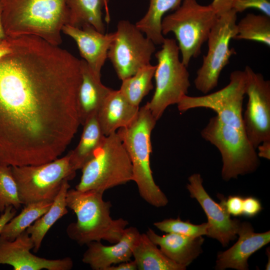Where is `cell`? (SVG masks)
<instances>
[{"instance_id": "ba28073f", "label": "cell", "mask_w": 270, "mask_h": 270, "mask_svg": "<svg viewBox=\"0 0 270 270\" xmlns=\"http://www.w3.org/2000/svg\"><path fill=\"white\" fill-rule=\"evenodd\" d=\"M179 54L176 40L165 38L155 54L158 61L154 74L156 89L146 104L156 120L168 106L177 104L187 95L190 86L188 67L180 60Z\"/></svg>"}, {"instance_id": "9a60e30c", "label": "cell", "mask_w": 270, "mask_h": 270, "mask_svg": "<svg viewBox=\"0 0 270 270\" xmlns=\"http://www.w3.org/2000/svg\"><path fill=\"white\" fill-rule=\"evenodd\" d=\"M34 242L24 231L14 240L0 238V264L12 266L14 270H70L73 262L70 257L48 259L32 254Z\"/></svg>"}, {"instance_id": "44dd1931", "label": "cell", "mask_w": 270, "mask_h": 270, "mask_svg": "<svg viewBox=\"0 0 270 270\" xmlns=\"http://www.w3.org/2000/svg\"><path fill=\"white\" fill-rule=\"evenodd\" d=\"M140 108L130 103L118 90H112L97 112L98 123L108 136L129 126L136 118Z\"/></svg>"}, {"instance_id": "d4e9b609", "label": "cell", "mask_w": 270, "mask_h": 270, "mask_svg": "<svg viewBox=\"0 0 270 270\" xmlns=\"http://www.w3.org/2000/svg\"><path fill=\"white\" fill-rule=\"evenodd\" d=\"M82 126L84 128L78 146L69 152L70 162L76 171L81 170L92 157L106 137L98 123L97 114L88 118Z\"/></svg>"}, {"instance_id": "ac0fdd59", "label": "cell", "mask_w": 270, "mask_h": 270, "mask_svg": "<svg viewBox=\"0 0 270 270\" xmlns=\"http://www.w3.org/2000/svg\"><path fill=\"white\" fill-rule=\"evenodd\" d=\"M238 235V240L232 247L218 254L216 269L248 270V258L270 242V231L255 232L248 222L240 223Z\"/></svg>"}, {"instance_id": "4dcf8cb0", "label": "cell", "mask_w": 270, "mask_h": 270, "mask_svg": "<svg viewBox=\"0 0 270 270\" xmlns=\"http://www.w3.org/2000/svg\"><path fill=\"white\" fill-rule=\"evenodd\" d=\"M154 225L159 230L166 233H176L190 237L206 236L210 226L208 222L194 224L189 220L183 221L180 217L156 222Z\"/></svg>"}, {"instance_id": "9c48e42d", "label": "cell", "mask_w": 270, "mask_h": 270, "mask_svg": "<svg viewBox=\"0 0 270 270\" xmlns=\"http://www.w3.org/2000/svg\"><path fill=\"white\" fill-rule=\"evenodd\" d=\"M22 204L53 202L63 182L72 180L76 170L68 152L64 156L36 165L12 166Z\"/></svg>"}, {"instance_id": "836d02e7", "label": "cell", "mask_w": 270, "mask_h": 270, "mask_svg": "<svg viewBox=\"0 0 270 270\" xmlns=\"http://www.w3.org/2000/svg\"><path fill=\"white\" fill-rule=\"evenodd\" d=\"M262 208L260 200L252 196L243 198L242 215L248 218H252L258 215Z\"/></svg>"}, {"instance_id": "484cf974", "label": "cell", "mask_w": 270, "mask_h": 270, "mask_svg": "<svg viewBox=\"0 0 270 270\" xmlns=\"http://www.w3.org/2000/svg\"><path fill=\"white\" fill-rule=\"evenodd\" d=\"M183 0H150L148 10L135 24L155 44H162L164 40L162 32V20L168 12L174 10Z\"/></svg>"}, {"instance_id": "8fae6325", "label": "cell", "mask_w": 270, "mask_h": 270, "mask_svg": "<svg viewBox=\"0 0 270 270\" xmlns=\"http://www.w3.org/2000/svg\"><path fill=\"white\" fill-rule=\"evenodd\" d=\"M156 51L154 43L138 27L126 20L118 22L110 44L108 58L120 80L134 75L150 64Z\"/></svg>"}, {"instance_id": "d6a6232c", "label": "cell", "mask_w": 270, "mask_h": 270, "mask_svg": "<svg viewBox=\"0 0 270 270\" xmlns=\"http://www.w3.org/2000/svg\"><path fill=\"white\" fill-rule=\"evenodd\" d=\"M220 202L227 212L234 216L242 215L243 198L239 195L230 196L227 198L222 196H218Z\"/></svg>"}, {"instance_id": "1f68e13d", "label": "cell", "mask_w": 270, "mask_h": 270, "mask_svg": "<svg viewBox=\"0 0 270 270\" xmlns=\"http://www.w3.org/2000/svg\"><path fill=\"white\" fill-rule=\"evenodd\" d=\"M254 8L270 17V0H234L232 9L237 13Z\"/></svg>"}, {"instance_id": "f546056e", "label": "cell", "mask_w": 270, "mask_h": 270, "mask_svg": "<svg viewBox=\"0 0 270 270\" xmlns=\"http://www.w3.org/2000/svg\"><path fill=\"white\" fill-rule=\"evenodd\" d=\"M22 204L18 195L16 182L13 176L12 166H0V212L12 206L18 210Z\"/></svg>"}, {"instance_id": "83f0119b", "label": "cell", "mask_w": 270, "mask_h": 270, "mask_svg": "<svg viewBox=\"0 0 270 270\" xmlns=\"http://www.w3.org/2000/svg\"><path fill=\"white\" fill-rule=\"evenodd\" d=\"M52 203L42 201L25 205L21 212L4 226L0 233V238L9 240H14L46 212Z\"/></svg>"}, {"instance_id": "603a6c76", "label": "cell", "mask_w": 270, "mask_h": 270, "mask_svg": "<svg viewBox=\"0 0 270 270\" xmlns=\"http://www.w3.org/2000/svg\"><path fill=\"white\" fill-rule=\"evenodd\" d=\"M148 238L140 234L132 250L138 270H184L186 267L168 258Z\"/></svg>"}, {"instance_id": "4316f807", "label": "cell", "mask_w": 270, "mask_h": 270, "mask_svg": "<svg viewBox=\"0 0 270 270\" xmlns=\"http://www.w3.org/2000/svg\"><path fill=\"white\" fill-rule=\"evenodd\" d=\"M156 65L150 64L140 68L132 76L122 80L119 90L132 105L139 107L144 98L154 88L152 79Z\"/></svg>"}, {"instance_id": "d6986e66", "label": "cell", "mask_w": 270, "mask_h": 270, "mask_svg": "<svg viewBox=\"0 0 270 270\" xmlns=\"http://www.w3.org/2000/svg\"><path fill=\"white\" fill-rule=\"evenodd\" d=\"M146 234L168 258L186 268L202 252V236L190 237L172 232L160 236L150 228Z\"/></svg>"}, {"instance_id": "f35d334b", "label": "cell", "mask_w": 270, "mask_h": 270, "mask_svg": "<svg viewBox=\"0 0 270 270\" xmlns=\"http://www.w3.org/2000/svg\"><path fill=\"white\" fill-rule=\"evenodd\" d=\"M256 148L258 150L257 152L258 156L267 160L270 159V140L262 142Z\"/></svg>"}, {"instance_id": "5b68a950", "label": "cell", "mask_w": 270, "mask_h": 270, "mask_svg": "<svg viewBox=\"0 0 270 270\" xmlns=\"http://www.w3.org/2000/svg\"><path fill=\"white\" fill-rule=\"evenodd\" d=\"M81 170L80 180L75 188L82 192L104 193L133 180L132 162L117 132L106 136Z\"/></svg>"}, {"instance_id": "e575fe53", "label": "cell", "mask_w": 270, "mask_h": 270, "mask_svg": "<svg viewBox=\"0 0 270 270\" xmlns=\"http://www.w3.org/2000/svg\"><path fill=\"white\" fill-rule=\"evenodd\" d=\"M234 1V0H213L210 5L218 17L232 9Z\"/></svg>"}, {"instance_id": "74e56055", "label": "cell", "mask_w": 270, "mask_h": 270, "mask_svg": "<svg viewBox=\"0 0 270 270\" xmlns=\"http://www.w3.org/2000/svg\"><path fill=\"white\" fill-rule=\"evenodd\" d=\"M137 266L134 260L120 262L116 266H112L106 270H136Z\"/></svg>"}, {"instance_id": "5bb4252c", "label": "cell", "mask_w": 270, "mask_h": 270, "mask_svg": "<svg viewBox=\"0 0 270 270\" xmlns=\"http://www.w3.org/2000/svg\"><path fill=\"white\" fill-rule=\"evenodd\" d=\"M188 180L186 188L190 197L196 200L206 216L210 226L206 236L226 246L236 238L240 222L232 219L222 204L216 202L210 198L202 186L200 174H192Z\"/></svg>"}, {"instance_id": "7402d4cb", "label": "cell", "mask_w": 270, "mask_h": 270, "mask_svg": "<svg viewBox=\"0 0 270 270\" xmlns=\"http://www.w3.org/2000/svg\"><path fill=\"white\" fill-rule=\"evenodd\" d=\"M108 2V0H66L68 10L66 24L78 28L90 25L104 33L102 10L104 8L105 20L108 22L110 18Z\"/></svg>"}, {"instance_id": "3957f363", "label": "cell", "mask_w": 270, "mask_h": 270, "mask_svg": "<svg viewBox=\"0 0 270 270\" xmlns=\"http://www.w3.org/2000/svg\"><path fill=\"white\" fill-rule=\"evenodd\" d=\"M104 192L69 189L66 196L68 208L76 214V221L70 224L66 233L72 240L83 246L102 240L114 244L122 238L128 224L122 218L110 216L112 204L103 198Z\"/></svg>"}, {"instance_id": "e0dca14e", "label": "cell", "mask_w": 270, "mask_h": 270, "mask_svg": "<svg viewBox=\"0 0 270 270\" xmlns=\"http://www.w3.org/2000/svg\"><path fill=\"white\" fill-rule=\"evenodd\" d=\"M62 32L75 41L84 60L96 74L100 76L114 32L102 33L90 25L78 28L68 24L63 26Z\"/></svg>"}, {"instance_id": "8992f818", "label": "cell", "mask_w": 270, "mask_h": 270, "mask_svg": "<svg viewBox=\"0 0 270 270\" xmlns=\"http://www.w3.org/2000/svg\"><path fill=\"white\" fill-rule=\"evenodd\" d=\"M218 16L212 7L202 5L196 0H183L180 6L170 14L164 16L162 32L173 33L178 41L182 62L188 67L192 58L201 52L203 44Z\"/></svg>"}, {"instance_id": "8d00e7d4", "label": "cell", "mask_w": 270, "mask_h": 270, "mask_svg": "<svg viewBox=\"0 0 270 270\" xmlns=\"http://www.w3.org/2000/svg\"><path fill=\"white\" fill-rule=\"evenodd\" d=\"M12 46L10 38H0V59L12 52Z\"/></svg>"}, {"instance_id": "7a4b0ae2", "label": "cell", "mask_w": 270, "mask_h": 270, "mask_svg": "<svg viewBox=\"0 0 270 270\" xmlns=\"http://www.w3.org/2000/svg\"><path fill=\"white\" fill-rule=\"evenodd\" d=\"M6 37L34 36L59 46L66 23V0H2Z\"/></svg>"}, {"instance_id": "d590c367", "label": "cell", "mask_w": 270, "mask_h": 270, "mask_svg": "<svg viewBox=\"0 0 270 270\" xmlns=\"http://www.w3.org/2000/svg\"><path fill=\"white\" fill-rule=\"evenodd\" d=\"M16 210L12 206H9L2 214L0 216V233L4 226L16 216Z\"/></svg>"}, {"instance_id": "30bf717a", "label": "cell", "mask_w": 270, "mask_h": 270, "mask_svg": "<svg viewBox=\"0 0 270 270\" xmlns=\"http://www.w3.org/2000/svg\"><path fill=\"white\" fill-rule=\"evenodd\" d=\"M237 14L232 9L218 17L210 32L208 52L194 80L196 88L204 94L217 86L222 70L236 53L230 43L237 33Z\"/></svg>"}, {"instance_id": "7c38bea8", "label": "cell", "mask_w": 270, "mask_h": 270, "mask_svg": "<svg viewBox=\"0 0 270 270\" xmlns=\"http://www.w3.org/2000/svg\"><path fill=\"white\" fill-rule=\"evenodd\" d=\"M245 95L244 72L236 70L230 74V82L224 88L200 96L186 95L177 104L178 108L182 112L195 108H210L223 123L244 130L242 112Z\"/></svg>"}, {"instance_id": "6da1fadb", "label": "cell", "mask_w": 270, "mask_h": 270, "mask_svg": "<svg viewBox=\"0 0 270 270\" xmlns=\"http://www.w3.org/2000/svg\"><path fill=\"white\" fill-rule=\"evenodd\" d=\"M0 59V166L58 158L80 125V60L34 36L10 38Z\"/></svg>"}, {"instance_id": "f1b7e54d", "label": "cell", "mask_w": 270, "mask_h": 270, "mask_svg": "<svg viewBox=\"0 0 270 270\" xmlns=\"http://www.w3.org/2000/svg\"><path fill=\"white\" fill-rule=\"evenodd\" d=\"M236 28L234 39L252 40L270 46V17L249 13L236 24Z\"/></svg>"}, {"instance_id": "52a82bcc", "label": "cell", "mask_w": 270, "mask_h": 270, "mask_svg": "<svg viewBox=\"0 0 270 270\" xmlns=\"http://www.w3.org/2000/svg\"><path fill=\"white\" fill-rule=\"evenodd\" d=\"M200 134L220 153L224 180L236 178L257 168L259 160L256 148L248 140L244 130L224 124L216 116L210 119Z\"/></svg>"}, {"instance_id": "ffe728a7", "label": "cell", "mask_w": 270, "mask_h": 270, "mask_svg": "<svg viewBox=\"0 0 270 270\" xmlns=\"http://www.w3.org/2000/svg\"><path fill=\"white\" fill-rule=\"evenodd\" d=\"M80 68L77 106L80 124L83 125L88 118L97 114L112 89L102 83L100 76L96 74L84 60H80Z\"/></svg>"}, {"instance_id": "277c9868", "label": "cell", "mask_w": 270, "mask_h": 270, "mask_svg": "<svg viewBox=\"0 0 270 270\" xmlns=\"http://www.w3.org/2000/svg\"><path fill=\"white\" fill-rule=\"evenodd\" d=\"M157 120L146 104L140 108L134 120L116 132L128 152L132 168L133 181L140 196L150 204L160 208L168 199L156 184L150 166L151 134Z\"/></svg>"}, {"instance_id": "2e32d148", "label": "cell", "mask_w": 270, "mask_h": 270, "mask_svg": "<svg viewBox=\"0 0 270 270\" xmlns=\"http://www.w3.org/2000/svg\"><path fill=\"white\" fill-rule=\"evenodd\" d=\"M140 233L135 227L126 228L120 240L110 246L104 245L101 241L86 244L82 262L94 270H106L114 264L131 260L134 247Z\"/></svg>"}, {"instance_id": "4fadbf2b", "label": "cell", "mask_w": 270, "mask_h": 270, "mask_svg": "<svg viewBox=\"0 0 270 270\" xmlns=\"http://www.w3.org/2000/svg\"><path fill=\"white\" fill-rule=\"evenodd\" d=\"M244 72L248 102L242 124L247 138L256 149L262 142L270 140V82L248 66Z\"/></svg>"}, {"instance_id": "cb8c5ba5", "label": "cell", "mask_w": 270, "mask_h": 270, "mask_svg": "<svg viewBox=\"0 0 270 270\" xmlns=\"http://www.w3.org/2000/svg\"><path fill=\"white\" fill-rule=\"evenodd\" d=\"M70 188L68 180H65L48 210L26 230L34 242V252L39 250L44 238L51 227L68 214L66 196Z\"/></svg>"}, {"instance_id": "ab89813d", "label": "cell", "mask_w": 270, "mask_h": 270, "mask_svg": "<svg viewBox=\"0 0 270 270\" xmlns=\"http://www.w3.org/2000/svg\"><path fill=\"white\" fill-rule=\"evenodd\" d=\"M2 0H0V38H6L4 27L2 23Z\"/></svg>"}]
</instances>
